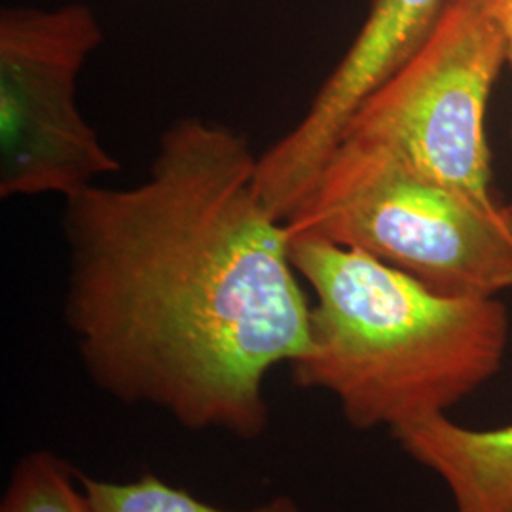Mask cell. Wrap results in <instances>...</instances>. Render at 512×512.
<instances>
[{"label":"cell","mask_w":512,"mask_h":512,"mask_svg":"<svg viewBox=\"0 0 512 512\" xmlns=\"http://www.w3.org/2000/svg\"><path fill=\"white\" fill-rule=\"evenodd\" d=\"M63 236V313L93 385L188 431L264 437L266 380L308 349L311 302L247 137L179 118L145 181L65 200Z\"/></svg>","instance_id":"cell-1"},{"label":"cell","mask_w":512,"mask_h":512,"mask_svg":"<svg viewBox=\"0 0 512 512\" xmlns=\"http://www.w3.org/2000/svg\"><path fill=\"white\" fill-rule=\"evenodd\" d=\"M0 512H93L73 467L48 450H31L12 467Z\"/></svg>","instance_id":"cell-9"},{"label":"cell","mask_w":512,"mask_h":512,"mask_svg":"<svg viewBox=\"0 0 512 512\" xmlns=\"http://www.w3.org/2000/svg\"><path fill=\"white\" fill-rule=\"evenodd\" d=\"M289 238L357 249L446 296L512 289V215L389 164H329L285 220Z\"/></svg>","instance_id":"cell-4"},{"label":"cell","mask_w":512,"mask_h":512,"mask_svg":"<svg viewBox=\"0 0 512 512\" xmlns=\"http://www.w3.org/2000/svg\"><path fill=\"white\" fill-rule=\"evenodd\" d=\"M80 482L93 512H304L289 495H277L253 509H222L152 473L133 480L80 475Z\"/></svg>","instance_id":"cell-8"},{"label":"cell","mask_w":512,"mask_h":512,"mask_svg":"<svg viewBox=\"0 0 512 512\" xmlns=\"http://www.w3.org/2000/svg\"><path fill=\"white\" fill-rule=\"evenodd\" d=\"M488 8V12L494 16L497 25L501 27L503 35L507 38L509 46V65L512 69V0H482ZM512 215V203L509 205Z\"/></svg>","instance_id":"cell-10"},{"label":"cell","mask_w":512,"mask_h":512,"mask_svg":"<svg viewBox=\"0 0 512 512\" xmlns=\"http://www.w3.org/2000/svg\"><path fill=\"white\" fill-rule=\"evenodd\" d=\"M507 65V38L486 4L446 0L420 48L349 118L325 165H397L501 211L486 116Z\"/></svg>","instance_id":"cell-3"},{"label":"cell","mask_w":512,"mask_h":512,"mask_svg":"<svg viewBox=\"0 0 512 512\" xmlns=\"http://www.w3.org/2000/svg\"><path fill=\"white\" fill-rule=\"evenodd\" d=\"M446 0H372L348 52L291 131L258 156V190L285 222L306 200L355 110L429 37Z\"/></svg>","instance_id":"cell-6"},{"label":"cell","mask_w":512,"mask_h":512,"mask_svg":"<svg viewBox=\"0 0 512 512\" xmlns=\"http://www.w3.org/2000/svg\"><path fill=\"white\" fill-rule=\"evenodd\" d=\"M389 435L408 458L439 476L456 512H512V423L471 429L435 414Z\"/></svg>","instance_id":"cell-7"},{"label":"cell","mask_w":512,"mask_h":512,"mask_svg":"<svg viewBox=\"0 0 512 512\" xmlns=\"http://www.w3.org/2000/svg\"><path fill=\"white\" fill-rule=\"evenodd\" d=\"M313 293L310 342L289 365L357 431L448 414L499 374L511 336L499 298L446 296L357 249L291 238Z\"/></svg>","instance_id":"cell-2"},{"label":"cell","mask_w":512,"mask_h":512,"mask_svg":"<svg viewBox=\"0 0 512 512\" xmlns=\"http://www.w3.org/2000/svg\"><path fill=\"white\" fill-rule=\"evenodd\" d=\"M103 42L92 8L0 12V196L63 200L120 171L78 109L76 84Z\"/></svg>","instance_id":"cell-5"}]
</instances>
